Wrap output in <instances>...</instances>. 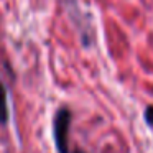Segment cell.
Listing matches in <instances>:
<instances>
[{"instance_id": "obj_4", "label": "cell", "mask_w": 153, "mask_h": 153, "mask_svg": "<svg viewBox=\"0 0 153 153\" xmlns=\"http://www.w3.org/2000/svg\"><path fill=\"white\" fill-rule=\"evenodd\" d=\"M71 153H86V152H84V150H73Z\"/></svg>"}, {"instance_id": "obj_3", "label": "cell", "mask_w": 153, "mask_h": 153, "mask_svg": "<svg viewBox=\"0 0 153 153\" xmlns=\"http://www.w3.org/2000/svg\"><path fill=\"white\" fill-rule=\"evenodd\" d=\"M145 120L150 123V127H153V105H148L145 110Z\"/></svg>"}, {"instance_id": "obj_1", "label": "cell", "mask_w": 153, "mask_h": 153, "mask_svg": "<svg viewBox=\"0 0 153 153\" xmlns=\"http://www.w3.org/2000/svg\"><path fill=\"white\" fill-rule=\"evenodd\" d=\"M73 114L68 107H59L54 114L53 119V137H54V145H56L58 153H71L69 152V143H68V135H69V127Z\"/></svg>"}, {"instance_id": "obj_2", "label": "cell", "mask_w": 153, "mask_h": 153, "mask_svg": "<svg viewBox=\"0 0 153 153\" xmlns=\"http://www.w3.org/2000/svg\"><path fill=\"white\" fill-rule=\"evenodd\" d=\"M10 120V112H8V94L5 84L0 81V127H5Z\"/></svg>"}]
</instances>
